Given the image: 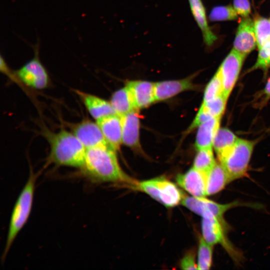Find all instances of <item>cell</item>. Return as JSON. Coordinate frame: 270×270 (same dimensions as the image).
Wrapping results in <instances>:
<instances>
[{"mask_svg":"<svg viewBox=\"0 0 270 270\" xmlns=\"http://www.w3.org/2000/svg\"><path fill=\"white\" fill-rule=\"evenodd\" d=\"M116 150L109 145L88 148L82 166L84 174L93 182H129L118 164Z\"/></svg>","mask_w":270,"mask_h":270,"instance_id":"6da1fadb","label":"cell"},{"mask_svg":"<svg viewBox=\"0 0 270 270\" xmlns=\"http://www.w3.org/2000/svg\"><path fill=\"white\" fill-rule=\"evenodd\" d=\"M43 134L50 146L48 162L58 166L82 168L86 149L72 132L62 128L56 132L44 130Z\"/></svg>","mask_w":270,"mask_h":270,"instance_id":"7a4b0ae2","label":"cell"},{"mask_svg":"<svg viewBox=\"0 0 270 270\" xmlns=\"http://www.w3.org/2000/svg\"><path fill=\"white\" fill-rule=\"evenodd\" d=\"M36 179V176L31 170L28 180L14 206L2 256L3 260L6 258L14 240L29 218L32 206Z\"/></svg>","mask_w":270,"mask_h":270,"instance_id":"3957f363","label":"cell"},{"mask_svg":"<svg viewBox=\"0 0 270 270\" xmlns=\"http://www.w3.org/2000/svg\"><path fill=\"white\" fill-rule=\"evenodd\" d=\"M256 143V141L238 138L232 148L218 160L230 182L246 174Z\"/></svg>","mask_w":270,"mask_h":270,"instance_id":"277c9868","label":"cell"},{"mask_svg":"<svg viewBox=\"0 0 270 270\" xmlns=\"http://www.w3.org/2000/svg\"><path fill=\"white\" fill-rule=\"evenodd\" d=\"M138 188L166 207H173L182 202L184 196L173 182L163 177L140 182Z\"/></svg>","mask_w":270,"mask_h":270,"instance_id":"5b68a950","label":"cell"},{"mask_svg":"<svg viewBox=\"0 0 270 270\" xmlns=\"http://www.w3.org/2000/svg\"><path fill=\"white\" fill-rule=\"evenodd\" d=\"M181 202L188 210L202 217L207 216L216 217L225 226L226 222L224 220L225 212L234 207L244 205V203L239 202L220 204L207 199L205 197L194 196L184 197Z\"/></svg>","mask_w":270,"mask_h":270,"instance_id":"8992f818","label":"cell"},{"mask_svg":"<svg viewBox=\"0 0 270 270\" xmlns=\"http://www.w3.org/2000/svg\"><path fill=\"white\" fill-rule=\"evenodd\" d=\"M38 48L34 57L14 72V75L26 86L36 90H43L48 86V72L38 56Z\"/></svg>","mask_w":270,"mask_h":270,"instance_id":"52a82bcc","label":"cell"},{"mask_svg":"<svg viewBox=\"0 0 270 270\" xmlns=\"http://www.w3.org/2000/svg\"><path fill=\"white\" fill-rule=\"evenodd\" d=\"M246 56L232 48L218 69L222 84L223 95L227 100L237 82Z\"/></svg>","mask_w":270,"mask_h":270,"instance_id":"ba28073f","label":"cell"},{"mask_svg":"<svg viewBox=\"0 0 270 270\" xmlns=\"http://www.w3.org/2000/svg\"><path fill=\"white\" fill-rule=\"evenodd\" d=\"M70 132L77 138L86 149L108 145L97 124L88 118L68 124Z\"/></svg>","mask_w":270,"mask_h":270,"instance_id":"9c48e42d","label":"cell"},{"mask_svg":"<svg viewBox=\"0 0 270 270\" xmlns=\"http://www.w3.org/2000/svg\"><path fill=\"white\" fill-rule=\"evenodd\" d=\"M177 184L192 196L205 197L206 196V174L192 166L186 172L178 174Z\"/></svg>","mask_w":270,"mask_h":270,"instance_id":"30bf717a","label":"cell"},{"mask_svg":"<svg viewBox=\"0 0 270 270\" xmlns=\"http://www.w3.org/2000/svg\"><path fill=\"white\" fill-rule=\"evenodd\" d=\"M202 237L209 244L214 246L216 244L222 245L228 252L233 251L231 246L226 240L224 226L216 217L207 216L202 217Z\"/></svg>","mask_w":270,"mask_h":270,"instance_id":"8fae6325","label":"cell"},{"mask_svg":"<svg viewBox=\"0 0 270 270\" xmlns=\"http://www.w3.org/2000/svg\"><path fill=\"white\" fill-rule=\"evenodd\" d=\"M194 75L184 78L154 82L155 101L167 100L186 90L196 88Z\"/></svg>","mask_w":270,"mask_h":270,"instance_id":"7c38bea8","label":"cell"},{"mask_svg":"<svg viewBox=\"0 0 270 270\" xmlns=\"http://www.w3.org/2000/svg\"><path fill=\"white\" fill-rule=\"evenodd\" d=\"M254 24L250 18L243 20L239 24L234 42V49L246 56L256 46Z\"/></svg>","mask_w":270,"mask_h":270,"instance_id":"4fadbf2b","label":"cell"},{"mask_svg":"<svg viewBox=\"0 0 270 270\" xmlns=\"http://www.w3.org/2000/svg\"><path fill=\"white\" fill-rule=\"evenodd\" d=\"M126 86L138 110L156 102L154 82L146 80H132L128 82Z\"/></svg>","mask_w":270,"mask_h":270,"instance_id":"5bb4252c","label":"cell"},{"mask_svg":"<svg viewBox=\"0 0 270 270\" xmlns=\"http://www.w3.org/2000/svg\"><path fill=\"white\" fill-rule=\"evenodd\" d=\"M99 126L108 144L116 151L122 142L121 117L117 114H111L96 121Z\"/></svg>","mask_w":270,"mask_h":270,"instance_id":"9a60e30c","label":"cell"},{"mask_svg":"<svg viewBox=\"0 0 270 270\" xmlns=\"http://www.w3.org/2000/svg\"><path fill=\"white\" fill-rule=\"evenodd\" d=\"M120 117L122 124V144L132 149L140 150V117L138 110L130 112Z\"/></svg>","mask_w":270,"mask_h":270,"instance_id":"2e32d148","label":"cell"},{"mask_svg":"<svg viewBox=\"0 0 270 270\" xmlns=\"http://www.w3.org/2000/svg\"><path fill=\"white\" fill-rule=\"evenodd\" d=\"M75 92L96 121L106 116L116 114L110 102L80 90H75Z\"/></svg>","mask_w":270,"mask_h":270,"instance_id":"e0dca14e","label":"cell"},{"mask_svg":"<svg viewBox=\"0 0 270 270\" xmlns=\"http://www.w3.org/2000/svg\"><path fill=\"white\" fill-rule=\"evenodd\" d=\"M220 118L212 117L198 127L195 146L198 150L213 148L215 134L220 128Z\"/></svg>","mask_w":270,"mask_h":270,"instance_id":"ac0fdd59","label":"cell"},{"mask_svg":"<svg viewBox=\"0 0 270 270\" xmlns=\"http://www.w3.org/2000/svg\"><path fill=\"white\" fill-rule=\"evenodd\" d=\"M188 0L192 14L202 32L204 43L208 46H211L217 38L208 26L202 0Z\"/></svg>","mask_w":270,"mask_h":270,"instance_id":"d6986e66","label":"cell"},{"mask_svg":"<svg viewBox=\"0 0 270 270\" xmlns=\"http://www.w3.org/2000/svg\"><path fill=\"white\" fill-rule=\"evenodd\" d=\"M206 174V196L218 193L230 182L226 172L220 162H216Z\"/></svg>","mask_w":270,"mask_h":270,"instance_id":"ffe728a7","label":"cell"},{"mask_svg":"<svg viewBox=\"0 0 270 270\" xmlns=\"http://www.w3.org/2000/svg\"><path fill=\"white\" fill-rule=\"evenodd\" d=\"M110 102L116 114L120 116L138 110L134 106L130 92L126 86L114 92Z\"/></svg>","mask_w":270,"mask_h":270,"instance_id":"44dd1931","label":"cell"},{"mask_svg":"<svg viewBox=\"0 0 270 270\" xmlns=\"http://www.w3.org/2000/svg\"><path fill=\"white\" fill-rule=\"evenodd\" d=\"M238 138L230 130L220 128L218 130L213 141L214 148L218 160L226 154L236 143Z\"/></svg>","mask_w":270,"mask_h":270,"instance_id":"7402d4cb","label":"cell"},{"mask_svg":"<svg viewBox=\"0 0 270 270\" xmlns=\"http://www.w3.org/2000/svg\"><path fill=\"white\" fill-rule=\"evenodd\" d=\"M212 149L198 150L194 159L193 167L206 174L210 171L216 163Z\"/></svg>","mask_w":270,"mask_h":270,"instance_id":"603a6c76","label":"cell"},{"mask_svg":"<svg viewBox=\"0 0 270 270\" xmlns=\"http://www.w3.org/2000/svg\"><path fill=\"white\" fill-rule=\"evenodd\" d=\"M213 246L200 238L198 253V269L209 270L212 264Z\"/></svg>","mask_w":270,"mask_h":270,"instance_id":"cb8c5ba5","label":"cell"},{"mask_svg":"<svg viewBox=\"0 0 270 270\" xmlns=\"http://www.w3.org/2000/svg\"><path fill=\"white\" fill-rule=\"evenodd\" d=\"M254 24L256 44L260 50L270 40V20L259 18L255 20Z\"/></svg>","mask_w":270,"mask_h":270,"instance_id":"d4e9b609","label":"cell"},{"mask_svg":"<svg viewBox=\"0 0 270 270\" xmlns=\"http://www.w3.org/2000/svg\"><path fill=\"white\" fill-rule=\"evenodd\" d=\"M221 94H223V88L220 74L218 70L205 88L202 102H208Z\"/></svg>","mask_w":270,"mask_h":270,"instance_id":"484cf974","label":"cell"},{"mask_svg":"<svg viewBox=\"0 0 270 270\" xmlns=\"http://www.w3.org/2000/svg\"><path fill=\"white\" fill-rule=\"evenodd\" d=\"M227 100L224 96L221 94L208 102H202L201 106L212 117L221 118L224 113Z\"/></svg>","mask_w":270,"mask_h":270,"instance_id":"4316f807","label":"cell"},{"mask_svg":"<svg viewBox=\"0 0 270 270\" xmlns=\"http://www.w3.org/2000/svg\"><path fill=\"white\" fill-rule=\"evenodd\" d=\"M211 21L234 20L238 18V13L231 6H222L214 8L209 16Z\"/></svg>","mask_w":270,"mask_h":270,"instance_id":"83f0119b","label":"cell"},{"mask_svg":"<svg viewBox=\"0 0 270 270\" xmlns=\"http://www.w3.org/2000/svg\"><path fill=\"white\" fill-rule=\"evenodd\" d=\"M270 65V40L260 49L258 59L252 70H266Z\"/></svg>","mask_w":270,"mask_h":270,"instance_id":"f1b7e54d","label":"cell"},{"mask_svg":"<svg viewBox=\"0 0 270 270\" xmlns=\"http://www.w3.org/2000/svg\"><path fill=\"white\" fill-rule=\"evenodd\" d=\"M212 116L200 106L196 116L190 126L189 128L186 130L185 134H188V132L193 130L196 128L200 126L206 120L211 118Z\"/></svg>","mask_w":270,"mask_h":270,"instance_id":"f546056e","label":"cell"},{"mask_svg":"<svg viewBox=\"0 0 270 270\" xmlns=\"http://www.w3.org/2000/svg\"><path fill=\"white\" fill-rule=\"evenodd\" d=\"M234 8L238 14L247 17L250 12V6L248 0H234Z\"/></svg>","mask_w":270,"mask_h":270,"instance_id":"4dcf8cb0","label":"cell"},{"mask_svg":"<svg viewBox=\"0 0 270 270\" xmlns=\"http://www.w3.org/2000/svg\"><path fill=\"white\" fill-rule=\"evenodd\" d=\"M180 266L182 270L198 269V264H196L194 254L190 253L186 255L182 260Z\"/></svg>","mask_w":270,"mask_h":270,"instance_id":"1f68e13d","label":"cell"},{"mask_svg":"<svg viewBox=\"0 0 270 270\" xmlns=\"http://www.w3.org/2000/svg\"><path fill=\"white\" fill-rule=\"evenodd\" d=\"M264 93L267 98H270V78L268 80L266 84Z\"/></svg>","mask_w":270,"mask_h":270,"instance_id":"d6a6232c","label":"cell"}]
</instances>
